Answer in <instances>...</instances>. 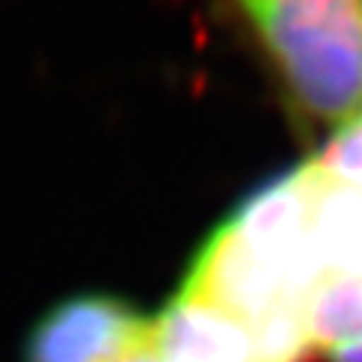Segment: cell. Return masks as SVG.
I'll return each instance as SVG.
<instances>
[{"mask_svg": "<svg viewBox=\"0 0 362 362\" xmlns=\"http://www.w3.org/2000/svg\"><path fill=\"white\" fill-rule=\"evenodd\" d=\"M115 362H163L160 347H157V338H154V317H151V332L145 335L136 347H130L121 359H115Z\"/></svg>", "mask_w": 362, "mask_h": 362, "instance_id": "277c9868", "label": "cell"}, {"mask_svg": "<svg viewBox=\"0 0 362 362\" xmlns=\"http://www.w3.org/2000/svg\"><path fill=\"white\" fill-rule=\"evenodd\" d=\"M151 332V317L103 293L45 311L25 341V362H115Z\"/></svg>", "mask_w": 362, "mask_h": 362, "instance_id": "7a4b0ae2", "label": "cell"}, {"mask_svg": "<svg viewBox=\"0 0 362 362\" xmlns=\"http://www.w3.org/2000/svg\"><path fill=\"white\" fill-rule=\"evenodd\" d=\"M314 163L329 185L362 194V112L332 136Z\"/></svg>", "mask_w": 362, "mask_h": 362, "instance_id": "3957f363", "label": "cell"}, {"mask_svg": "<svg viewBox=\"0 0 362 362\" xmlns=\"http://www.w3.org/2000/svg\"><path fill=\"white\" fill-rule=\"evenodd\" d=\"M299 106L323 121L362 109V0H235Z\"/></svg>", "mask_w": 362, "mask_h": 362, "instance_id": "6da1fadb", "label": "cell"}]
</instances>
